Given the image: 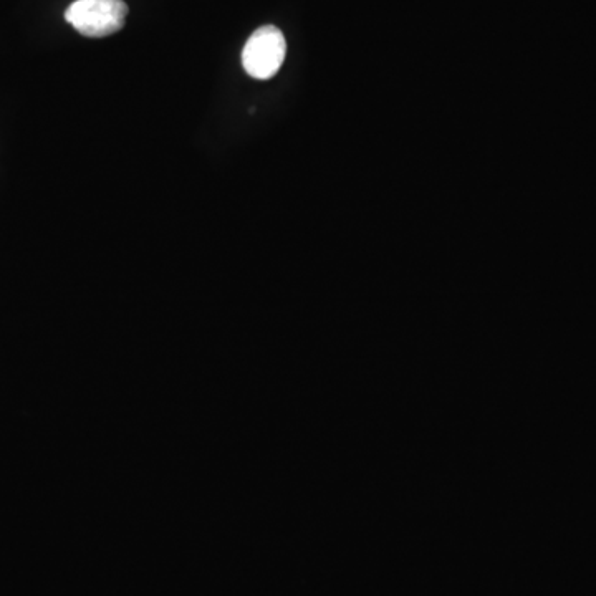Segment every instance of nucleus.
I'll use <instances>...</instances> for the list:
<instances>
[{"label": "nucleus", "mask_w": 596, "mask_h": 596, "mask_svg": "<svg viewBox=\"0 0 596 596\" xmlns=\"http://www.w3.org/2000/svg\"><path fill=\"white\" fill-rule=\"evenodd\" d=\"M126 15L128 5L123 0H77L68 7L65 19L85 37L103 39L123 29Z\"/></svg>", "instance_id": "1"}, {"label": "nucleus", "mask_w": 596, "mask_h": 596, "mask_svg": "<svg viewBox=\"0 0 596 596\" xmlns=\"http://www.w3.org/2000/svg\"><path fill=\"white\" fill-rule=\"evenodd\" d=\"M287 53V42L274 25L255 30L242 50V65L255 80H269L279 72Z\"/></svg>", "instance_id": "2"}]
</instances>
